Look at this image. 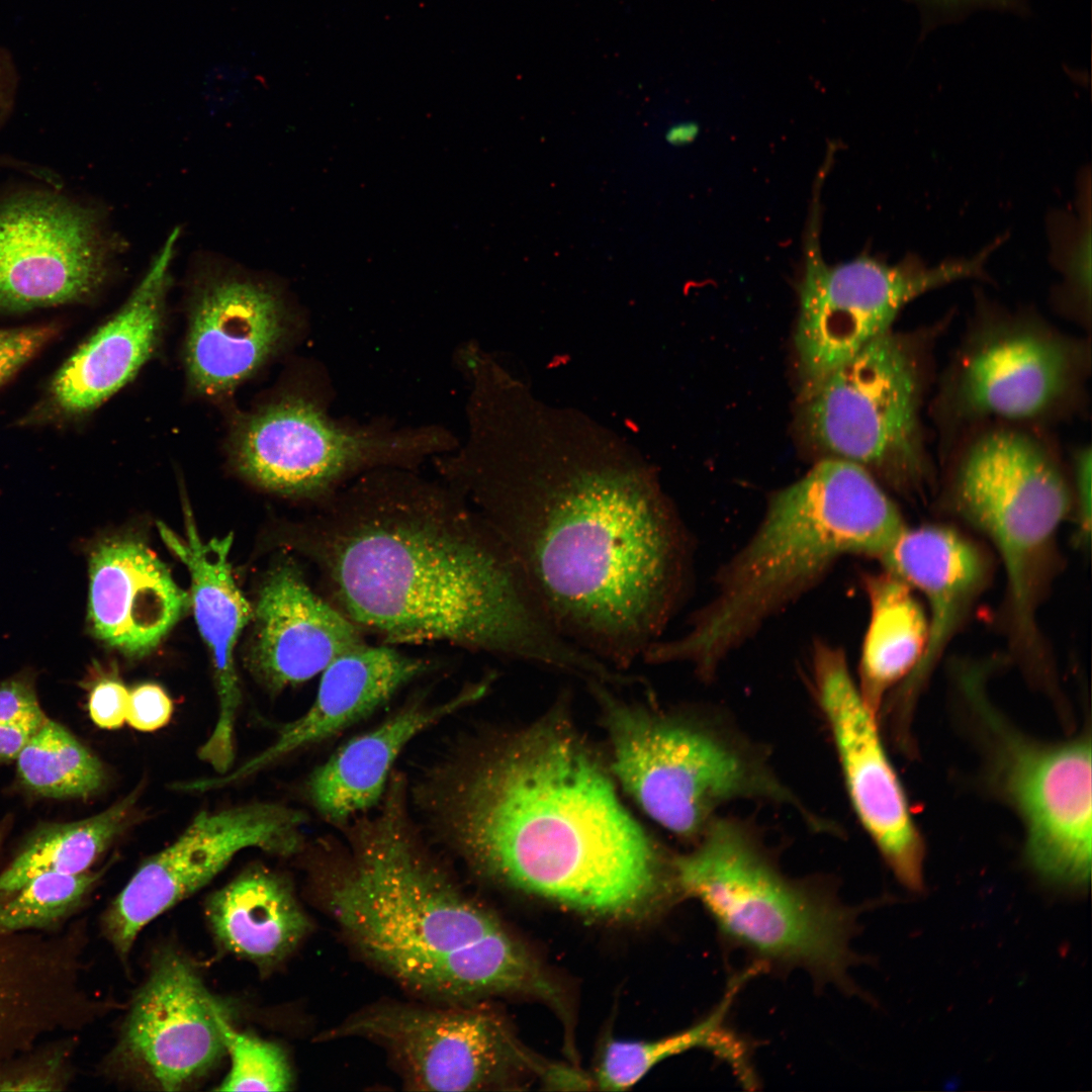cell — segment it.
Here are the masks:
<instances>
[{"mask_svg": "<svg viewBox=\"0 0 1092 1092\" xmlns=\"http://www.w3.org/2000/svg\"><path fill=\"white\" fill-rule=\"evenodd\" d=\"M443 471L567 641L623 667L660 639L687 595L692 543L649 469L607 455L469 445Z\"/></svg>", "mask_w": 1092, "mask_h": 1092, "instance_id": "1", "label": "cell"}, {"mask_svg": "<svg viewBox=\"0 0 1092 1092\" xmlns=\"http://www.w3.org/2000/svg\"><path fill=\"white\" fill-rule=\"evenodd\" d=\"M379 468L320 500L302 549L328 599L387 644L446 641L574 671L512 554L450 485Z\"/></svg>", "mask_w": 1092, "mask_h": 1092, "instance_id": "2", "label": "cell"}, {"mask_svg": "<svg viewBox=\"0 0 1092 1092\" xmlns=\"http://www.w3.org/2000/svg\"><path fill=\"white\" fill-rule=\"evenodd\" d=\"M416 800L435 835L479 871L582 914L635 918L678 892L673 857L661 856L566 728L452 750Z\"/></svg>", "mask_w": 1092, "mask_h": 1092, "instance_id": "3", "label": "cell"}, {"mask_svg": "<svg viewBox=\"0 0 1092 1092\" xmlns=\"http://www.w3.org/2000/svg\"><path fill=\"white\" fill-rule=\"evenodd\" d=\"M352 832L329 905L372 963L411 990L446 1000L521 994L561 1005L560 991L493 915L463 895L421 848L401 778Z\"/></svg>", "mask_w": 1092, "mask_h": 1092, "instance_id": "4", "label": "cell"}, {"mask_svg": "<svg viewBox=\"0 0 1092 1092\" xmlns=\"http://www.w3.org/2000/svg\"><path fill=\"white\" fill-rule=\"evenodd\" d=\"M905 528L870 470L826 457L771 494L753 534L715 574L712 597L691 616L688 630L656 641L644 658L688 663L711 681L729 655L842 557L880 559Z\"/></svg>", "mask_w": 1092, "mask_h": 1092, "instance_id": "5", "label": "cell"}, {"mask_svg": "<svg viewBox=\"0 0 1092 1092\" xmlns=\"http://www.w3.org/2000/svg\"><path fill=\"white\" fill-rule=\"evenodd\" d=\"M688 853L673 857L678 892L702 903L721 934L762 961L799 967L852 990L850 949L864 907L840 902L817 879L785 874L750 822L716 816Z\"/></svg>", "mask_w": 1092, "mask_h": 1092, "instance_id": "6", "label": "cell"}, {"mask_svg": "<svg viewBox=\"0 0 1092 1092\" xmlns=\"http://www.w3.org/2000/svg\"><path fill=\"white\" fill-rule=\"evenodd\" d=\"M600 694L608 704L616 778L673 834L695 842L719 809L736 801L788 807L805 823L814 821L816 812L777 772L768 748L722 708L654 715Z\"/></svg>", "mask_w": 1092, "mask_h": 1092, "instance_id": "7", "label": "cell"}, {"mask_svg": "<svg viewBox=\"0 0 1092 1092\" xmlns=\"http://www.w3.org/2000/svg\"><path fill=\"white\" fill-rule=\"evenodd\" d=\"M956 510L995 546L1004 563L1019 647L1037 650L1035 619L1054 537L1071 510L1056 461L1031 437L1010 430L973 443L953 481Z\"/></svg>", "mask_w": 1092, "mask_h": 1092, "instance_id": "8", "label": "cell"}, {"mask_svg": "<svg viewBox=\"0 0 1092 1092\" xmlns=\"http://www.w3.org/2000/svg\"><path fill=\"white\" fill-rule=\"evenodd\" d=\"M921 393L914 347L890 330L801 400L803 429L827 457L874 469L895 487L911 490L927 472Z\"/></svg>", "mask_w": 1092, "mask_h": 1092, "instance_id": "9", "label": "cell"}, {"mask_svg": "<svg viewBox=\"0 0 1092 1092\" xmlns=\"http://www.w3.org/2000/svg\"><path fill=\"white\" fill-rule=\"evenodd\" d=\"M818 209H813L799 282L795 333L801 400L837 367L889 332L909 302L920 295L983 274L990 250L972 258L929 266L914 255L887 264L866 254L831 265L822 257Z\"/></svg>", "mask_w": 1092, "mask_h": 1092, "instance_id": "10", "label": "cell"}, {"mask_svg": "<svg viewBox=\"0 0 1092 1092\" xmlns=\"http://www.w3.org/2000/svg\"><path fill=\"white\" fill-rule=\"evenodd\" d=\"M450 444L439 429L346 427L315 400L292 395L244 419L232 452L238 469L260 486L320 502L357 473L408 468Z\"/></svg>", "mask_w": 1092, "mask_h": 1092, "instance_id": "11", "label": "cell"}, {"mask_svg": "<svg viewBox=\"0 0 1092 1092\" xmlns=\"http://www.w3.org/2000/svg\"><path fill=\"white\" fill-rule=\"evenodd\" d=\"M994 778L1026 828V856L1044 882L1081 890L1091 872V745L1040 744L981 710Z\"/></svg>", "mask_w": 1092, "mask_h": 1092, "instance_id": "12", "label": "cell"}, {"mask_svg": "<svg viewBox=\"0 0 1092 1092\" xmlns=\"http://www.w3.org/2000/svg\"><path fill=\"white\" fill-rule=\"evenodd\" d=\"M379 1043L414 1090L474 1091L509 1084L521 1070L539 1074L544 1062L518 1042L492 1011L478 1007L372 1006L320 1035Z\"/></svg>", "mask_w": 1092, "mask_h": 1092, "instance_id": "13", "label": "cell"}, {"mask_svg": "<svg viewBox=\"0 0 1092 1092\" xmlns=\"http://www.w3.org/2000/svg\"><path fill=\"white\" fill-rule=\"evenodd\" d=\"M307 820L304 812L274 802L200 812L170 845L142 863L107 907L101 922L105 937L126 957L146 925L208 884L240 851L298 852Z\"/></svg>", "mask_w": 1092, "mask_h": 1092, "instance_id": "14", "label": "cell"}, {"mask_svg": "<svg viewBox=\"0 0 1092 1092\" xmlns=\"http://www.w3.org/2000/svg\"><path fill=\"white\" fill-rule=\"evenodd\" d=\"M117 242L96 207L51 190L0 200V308L81 301L106 281Z\"/></svg>", "mask_w": 1092, "mask_h": 1092, "instance_id": "15", "label": "cell"}, {"mask_svg": "<svg viewBox=\"0 0 1092 1092\" xmlns=\"http://www.w3.org/2000/svg\"><path fill=\"white\" fill-rule=\"evenodd\" d=\"M812 675L852 808L898 881L924 889V847L885 751L877 716L863 701L841 647L816 640Z\"/></svg>", "mask_w": 1092, "mask_h": 1092, "instance_id": "16", "label": "cell"}, {"mask_svg": "<svg viewBox=\"0 0 1092 1092\" xmlns=\"http://www.w3.org/2000/svg\"><path fill=\"white\" fill-rule=\"evenodd\" d=\"M228 1011L184 957L163 952L131 1003L109 1066L130 1067L159 1089L180 1090L225 1054L220 1020Z\"/></svg>", "mask_w": 1092, "mask_h": 1092, "instance_id": "17", "label": "cell"}, {"mask_svg": "<svg viewBox=\"0 0 1092 1092\" xmlns=\"http://www.w3.org/2000/svg\"><path fill=\"white\" fill-rule=\"evenodd\" d=\"M283 334L282 300L270 285L233 272L207 275L191 306L189 380L204 394L226 393L266 362Z\"/></svg>", "mask_w": 1092, "mask_h": 1092, "instance_id": "18", "label": "cell"}, {"mask_svg": "<svg viewBox=\"0 0 1092 1092\" xmlns=\"http://www.w3.org/2000/svg\"><path fill=\"white\" fill-rule=\"evenodd\" d=\"M430 662L388 645L366 643L336 657L323 671L309 709L282 725L266 749L223 775L186 781L188 793H205L246 780L296 750L334 737L365 719L401 688L428 671Z\"/></svg>", "mask_w": 1092, "mask_h": 1092, "instance_id": "19", "label": "cell"}, {"mask_svg": "<svg viewBox=\"0 0 1092 1092\" xmlns=\"http://www.w3.org/2000/svg\"><path fill=\"white\" fill-rule=\"evenodd\" d=\"M252 619L249 666L274 693L309 680L336 657L365 643L361 629L316 594L290 562L267 575Z\"/></svg>", "mask_w": 1092, "mask_h": 1092, "instance_id": "20", "label": "cell"}, {"mask_svg": "<svg viewBox=\"0 0 1092 1092\" xmlns=\"http://www.w3.org/2000/svg\"><path fill=\"white\" fill-rule=\"evenodd\" d=\"M1076 353L1052 333L1027 326L986 335L965 354L956 381L957 403L978 417H1036L1068 393Z\"/></svg>", "mask_w": 1092, "mask_h": 1092, "instance_id": "21", "label": "cell"}, {"mask_svg": "<svg viewBox=\"0 0 1092 1092\" xmlns=\"http://www.w3.org/2000/svg\"><path fill=\"white\" fill-rule=\"evenodd\" d=\"M185 520V537L161 522L158 530L167 547L189 570L191 606L199 632L211 651L218 716L209 737L198 749V756L221 775L234 762L235 725L241 703L234 653L243 629L253 618V608L232 572L229 554L233 534L205 542L199 537L188 509Z\"/></svg>", "mask_w": 1092, "mask_h": 1092, "instance_id": "22", "label": "cell"}, {"mask_svg": "<svg viewBox=\"0 0 1092 1092\" xmlns=\"http://www.w3.org/2000/svg\"><path fill=\"white\" fill-rule=\"evenodd\" d=\"M190 594L141 542L107 539L89 556L88 622L94 636L128 657L152 652L191 607Z\"/></svg>", "mask_w": 1092, "mask_h": 1092, "instance_id": "23", "label": "cell"}, {"mask_svg": "<svg viewBox=\"0 0 1092 1092\" xmlns=\"http://www.w3.org/2000/svg\"><path fill=\"white\" fill-rule=\"evenodd\" d=\"M179 231L174 230L119 311L63 366L53 383L66 412L95 408L124 386L152 356L161 332Z\"/></svg>", "mask_w": 1092, "mask_h": 1092, "instance_id": "24", "label": "cell"}, {"mask_svg": "<svg viewBox=\"0 0 1092 1092\" xmlns=\"http://www.w3.org/2000/svg\"><path fill=\"white\" fill-rule=\"evenodd\" d=\"M880 561L884 570L920 590L929 608L923 655L902 688L913 693L982 590L988 575L987 559L975 543L956 530L928 525L905 528Z\"/></svg>", "mask_w": 1092, "mask_h": 1092, "instance_id": "25", "label": "cell"}, {"mask_svg": "<svg viewBox=\"0 0 1092 1092\" xmlns=\"http://www.w3.org/2000/svg\"><path fill=\"white\" fill-rule=\"evenodd\" d=\"M487 682L469 685L443 703L414 702L377 727L339 747L307 781V795L327 821L342 825L382 800L389 772L406 744L424 730L469 706Z\"/></svg>", "mask_w": 1092, "mask_h": 1092, "instance_id": "26", "label": "cell"}, {"mask_svg": "<svg viewBox=\"0 0 1092 1092\" xmlns=\"http://www.w3.org/2000/svg\"><path fill=\"white\" fill-rule=\"evenodd\" d=\"M205 914L220 946L261 969L282 962L310 927L291 884L263 867L245 871L213 892Z\"/></svg>", "mask_w": 1092, "mask_h": 1092, "instance_id": "27", "label": "cell"}, {"mask_svg": "<svg viewBox=\"0 0 1092 1092\" xmlns=\"http://www.w3.org/2000/svg\"><path fill=\"white\" fill-rule=\"evenodd\" d=\"M870 621L858 665L859 693L878 716L886 694L907 678L920 661L928 637V619L913 588L884 570L863 577Z\"/></svg>", "mask_w": 1092, "mask_h": 1092, "instance_id": "28", "label": "cell"}, {"mask_svg": "<svg viewBox=\"0 0 1092 1092\" xmlns=\"http://www.w3.org/2000/svg\"><path fill=\"white\" fill-rule=\"evenodd\" d=\"M140 787L102 812L74 822L39 827L0 874V899L42 873L82 874L130 824Z\"/></svg>", "mask_w": 1092, "mask_h": 1092, "instance_id": "29", "label": "cell"}, {"mask_svg": "<svg viewBox=\"0 0 1092 1092\" xmlns=\"http://www.w3.org/2000/svg\"><path fill=\"white\" fill-rule=\"evenodd\" d=\"M753 969L736 978L712 1012L687 1029L654 1040L615 1039L608 1042L594 1084L601 1090L629 1089L662 1061L694 1049L712 1051L726 1060L745 1084H752L744 1045L726 1026L733 999Z\"/></svg>", "mask_w": 1092, "mask_h": 1092, "instance_id": "30", "label": "cell"}, {"mask_svg": "<svg viewBox=\"0 0 1092 1092\" xmlns=\"http://www.w3.org/2000/svg\"><path fill=\"white\" fill-rule=\"evenodd\" d=\"M16 759L21 784L49 798L88 797L105 781L100 760L68 729L49 719Z\"/></svg>", "mask_w": 1092, "mask_h": 1092, "instance_id": "31", "label": "cell"}, {"mask_svg": "<svg viewBox=\"0 0 1092 1092\" xmlns=\"http://www.w3.org/2000/svg\"><path fill=\"white\" fill-rule=\"evenodd\" d=\"M42 873L0 899V932L52 931L76 913L104 874Z\"/></svg>", "mask_w": 1092, "mask_h": 1092, "instance_id": "32", "label": "cell"}, {"mask_svg": "<svg viewBox=\"0 0 1092 1092\" xmlns=\"http://www.w3.org/2000/svg\"><path fill=\"white\" fill-rule=\"evenodd\" d=\"M231 1069L218 1091H285L292 1084L288 1059L276 1043L235 1029L229 1017L220 1020Z\"/></svg>", "mask_w": 1092, "mask_h": 1092, "instance_id": "33", "label": "cell"}, {"mask_svg": "<svg viewBox=\"0 0 1092 1092\" xmlns=\"http://www.w3.org/2000/svg\"><path fill=\"white\" fill-rule=\"evenodd\" d=\"M71 1039L38 1044L0 1068V1091H64L73 1077Z\"/></svg>", "mask_w": 1092, "mask_h": 1092, "instance_id": "34", "label": "cell"}, {"mask_svg": "<svg viewBox=\"0 0 1092 1092\" xmlns=\"http://www.w3.org/2000/svg\"><path fill=\"white\" fill-rule=\"evenodd\" d=\"M46 720L30 677L18 675L0 682V723L37 731Z\"/></svg>", "mask_w": 1092, "mask_h": 1092, "instance_id": "35", "label": "cell"}, {"mask_svg": "<svg viewBox=\"0 0 1092 1092\" xmlns=\"http://www.w3.org/2000/svg\"><path fill=\"white\" fill-rule=\"evenodd\" d=\"M129 690L114 676L97 678L89 690L91 720L102 729H118L126 722Z\"/></svg>", "mask_w": 1092, "mask_h": 1092, "instance_id": "36", "label": "cell"}, {"mask_svg": "<svg viewBox=\"0 0 1092 1092\" xmlns=\"http://www.w3.org/2000/svg\"><path fill=\"white\" fill-rule=\"evenodd\" d=\"M173 704L165 690L146 682L129 691L126 722L134 729L151 732L164 727L171 719Z\"/></svg>", "mask_w": 1092, "mask_h": 1092, "instance_id": "37", "label": "cell"}, {"mask_svg": "<svg viewBox=\"0 0 1092 1092\" xmlns=\"http://www.w3.org/2000/svg\"><path fill=\"white\" fill-rule=\"evenodd\" d=\"M53 332L49 327L0 331V383L36 353Z\"/></svg>", "mask_w": 1092, "mask_h": 1092, "instance_id": "38", "label": "cell"}, {"mask_svg": "<svg viewBox=\"0 0 1092 1092\" xmlns=\"http://www.w3.org/2000/svg\"><path fill=\"white\" fill-rule=\"evenodd\" d=\"M1091 472L1092 453L1087 446L1079 449L1074 459L1077 522L1083 541L1089 538L1091 529Z\"/></svg>", "mask_w": 1092, "mask_h": 1092, "instance_id": "39", "label": "cell"}, {"mask_svg": "<svg viewBox=\"0 0 1092 1092\" xmlns=\"http://www.w3.org/2000/svg\"><path fill=\"white\" fill-rule=\"evenodd\" d=\"M539 1077L549 1089H587L592 1082L581 1072L560 1064L545 1063Z\"/></svg>", "mask_w": 1092, "mask_h": 1092, "instance_id": "40", "label": "cell"}, {"mask_svg": "<svg viewBox=\"0 0 1092 1092\" xmlns=\"http://www.w3.org/2000/svg\"><path fill=\"white\" fill-rule=\"evenodd\" d=\"M923 8L944 14L960 12L969 8H1020V0H915Z\"/></svg>", "mask_w": 1092, "mask_h": 1092, "instance_id": "41", "label": "cell"}, {"mask_svg": "<svg viewBox=\"0 0 1092 1092\" xmlns=\"http://www.w3.org/2000/svg\"><path fill=\"white\" fill-rule=\"evenodd\" d=\"M35 732L22 726L0 723V761L16 759Z\"/></svg>", "mask_w": 1092, "mask_h": 1092, "instance_id": "42", "label": "cell"}, {"mask_svg": "<svg viewBox=\"0 0 1092 1092\" xmlns=\"http://www.w3.org/2000/svg\"><path fill=\"white\" fill-rule=\"evenodd\" d=\"M14 83L11 65L0 52V127L6 120L12 106Z\"/></svg>", "mask_w": 1092, "mask_h": 1092, "instance_id": "43", "label": "cell"}]
</instances>
